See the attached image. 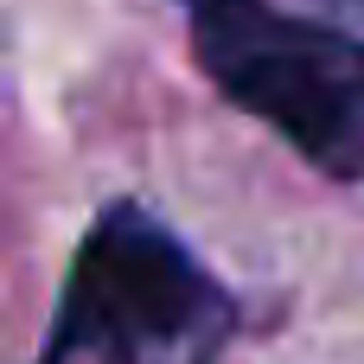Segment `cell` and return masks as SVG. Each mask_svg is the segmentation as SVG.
<instances>
[{"label": "cell", "mask_w": 364, "mask_h": 364, "mask_svg": "<svg viewBox=\"0 0 364 364\" xmlns=\"http://www.w3.org/2000/svg\"><path fill=\"white\" fill-rule=\"evenodd\" d=\"M230 294L141 205H109L64 275L45 364H218Z\"/></svg>", "instance_id": "1"}, {"label": "cell", "mask_w": 364, "mask_h": 364, "mask_svg": "<svg viewBox=\"0 0 364 364\" xmlns=\"http://www.w3.org/2000/svg\"><path fill=\"white\" fill-rule=\"evenodd\" d=\"M205 77L307 166L364 179V38L275 0H192Z\"/></svg>", "instance_id": "2"}, {"label": "cell", "mask_w": 364, "mask_h": 364, "mask_svg": "<svg viewBox=\"0 0 364 364\" xmlns=\"http://www.w3.org/2000/svg\"><path fill=\"white\" fill-rule=\"evenodd\" d=\"M358 6H364V0H358Z\"/></svg>", "instance_id": "3"}]
</instances>
